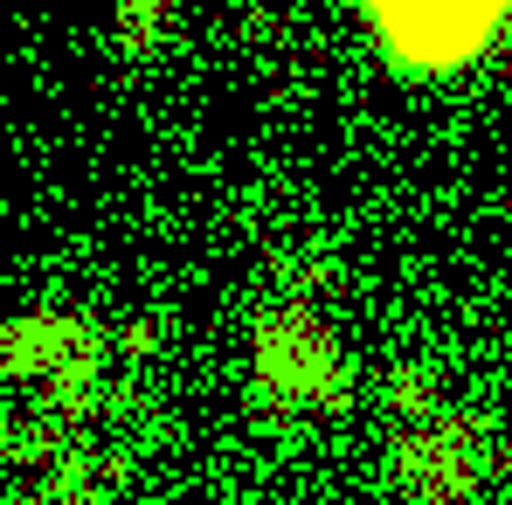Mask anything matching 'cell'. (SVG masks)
I'll return each instance as SVG.
<instances>
[{
  "instance_id": "obj_1",
  "label": "cell",
  "mask_w": 512,
  "mask_h": 505,
  "mask_svg": "<svg viewBox=\"0 0 512 505\" xmlns=\"http://www.w3.org/2000/svg\"><path fill=\"white\" fill-rule=\"evenodd\" d=\"M367 7L381 42L409 63H464L512 14V0H367Z\"/></svg>"
}]
</instances>
